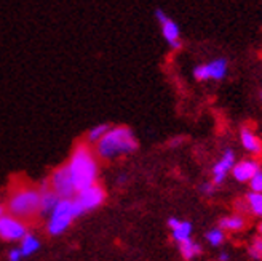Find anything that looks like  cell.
<instances>
[{
  "instance_id": "cell-1",
  "label": "cell",
  "mask_w": 262,
  "mask_h": 261,
  "mask_svg": "<svg viewBox=\"0 0 262 261\" xmlns=\"http://www.w3.org/2000/svg\"><path fill=\"white\" fill-rule=\"evenodd\" d=\"M71 172L75 191H83L90 186L96 185L98 179V160L93 149L90 148L88 143H80L77 145L71 154L69 162L66 164Z\"/></svg>"
},
{
  "instance_id": "cell-2",
  "label": "cell",
  "mask_w": 262,
  "mask_h": 261,
  "mask_svg": "<svg viewBox=\"0 0 262 261\" xmlns=\"http://www.w3.org/2000/svg\"><path fill=\"white\" fill-rule=\"evenodd\" d=\"M7 210L21 221L40 215V189L32 185H16L7 199Z\"/></svg>"
},
{
  "instance_id": "cell-3",
  "label": "cell",
  "mask_w": 262,
  "mask_h": 261,
  "mask_svg": "<svg viewBox=\"0 0 262 261\" xmlns=\"http://www.w3.org/2000/svg\"><path fill=\"white\" fill-rule=\"evenodd\" d=\"M138 149V141L128 127H112L109 132L96 143V154L102 159H117L128 155Z\"/></svg>"
},
{
  "instance_id": "cell-4",
  "label": "cell",
  "mask_w": 262,
  "mask_h": 261,
  "mask_svg": "<svg viewBox=\"0 0 262 261\" xmlns=\"http://www.w3.org/2000/svg\"><path fill=\"white\" fill-rule=\"evenodd\" d=\"M78 216H82V212L78 210L74 199H59V202L53 208V212L48 215V223H47L48 234L50 236H59Z\"/></svg>"
},
{
  "instance_id": "cell-5",
  "label": "cell",
  "mask_w": 262,
  "mask_h": 261,
  "mask_svg": "<svg viewBox=\"0 0 262 261\" xmlns=\"http://www.w3.org/2000/svg\"><path fill=\"white\" fill-rule=\"evenodd\" d=\"M48 185L59 199H72L77 194L68 165H61L48 178Z\"/></svg>"
},
{
  "instance_id": "cell-6",
  "label": "cell",
  "mask_w": 262,
  "mask_h": 261,
  "mask_svg": "<svg viewBox=\"0 0 262 261\" xmlns=\"http://www.w3.org/2000/svg\"><path fill=\"white\" fill-rule=\"evenodd\" d=\"M78 207V210L83 213L86 212H91V210H95V208H98L104 199H106V192H104L102 186L101 185H93V186H90L83 191H78L74 197H72Z\"/></svg>"
},
{
  "instance_id": "cell-7",
  "label": "cell",
  "mask_w": 262,
  "mask_h": 261,
  "mask_svg": "<svg viewBox=\"0 0 262 261\" xmlns=\"http://www.w3.org/2000/svg\"><path fill=\"white\" fill-rule=\"evenodd\" d=\"M155 18L160 24V29H162V35L166 41V44L171 47L173 50L181 48V29L174 19L169 18L166 13L162 8H157L155 10Z\"/></svg>"
},
{
  "instance_id": "cell-8",
  "label": "cell",
  "mask_w": 262,
  "mask_h": 261,
  "mask_svg": "<svg viewBox=\"0 0 262 261\" xmlns=\"http://www.w3.org/2000/svg\"><path fill=\"white\" fill-rule=\"evenodd\" d=\"M26 234H28V226H26L24 221L11 215H5L4 218H0V237L4 240H21Z\"/></svg>"
},
{
  "instance_id": "cell-9",
  "label": "cell",
  "mask_w": 262,
  "mask_h": 261,
  "mask_svg": "<svg viewBox=\"0 0 262 261\" xmlns=\"http://www.w3.org/2000/svg\"><path fill=\"white\" fill-rule=\"evenodd\" d=\"M235 164H237L235 162V152L232 149H226L224 154H222V157L213 165L211 175H213V185L214 186L221 185V183L226 179V176L232 172Z\"/></svg>"
},
{
  "instance_id": "cell-10",
  "label": "cell",
  "mask_w": 262,
  "mask_h": 261,
  "mask_svg": "<svg viewBox=\"0 0 262 261\" xmlns=\"http://www.w3.org/2000/svg\"><path fill=\"white\" fill-rule=\"evenodd\" d=\"M260 172V165L257 160H253V159H246V160H240L233 165L232 168V176L240 181V183H250L251 178Z\"/></svg>"
},
{
  "instance_id": "cell-11",
  "label": "cell",
  "mask_w": 262,
  "mask_h": 261,
  "mask_svg": "<svg viewBox=\"0 0 262 261\" xmlns=\"http://www.w3.org/2000/svg\"><path fill=\"white\" fill-rule=\"evenodd\" d=\"M38 189H40V215H50L59 202V197L50 188L48 179L42 181V185H38Z\"/></svg>"
},
{
  "instance_id": "cell-12",
  "label": "cell",
  "mask_w": 262,
  "mask_h": 261,
  "mask_svg": "<svg viewBox=\"0 0 262 261\" xmlns=\"http://www.w3.org/2000/svg\"><path fill=\"white\" fill-rule=\"evenodd\" d=\"M168 226L171 228L173 239L178 244L192 239V225L189 223V221H181L178 218H169L168 219Z\"/></svg>"
},
{
  "instance_id": "cell-13",
  "label": "cell",
  "mask_w": 262,
  "mask_h": 261,
  "mask_svg": "<svg viewBox=\"0 0 262 261\" xmlns=\"http://www.w3.org/2000/svg\"><path fill=\"white\" fill-rule=\"evenodd\" d=\"M240 141H242V146L250 152V154H260L262 152V141L254 135V132L251 128H242L240 132Z\"/></svg>"
},
{
  "instance_id": "cell-14",
  "label": "cell",
  "mask_w": 262,
  "mask_h": 261,
  "mask_svg": "<svg viewBox=\"0 0 262 261\" xmlns=\"http://www.w3.org/2000/svg\"><path fill=\"white\" fill-rule=\"evenodd\" d=\"M206 68H208L209 79H213V81H222L227 75L229 63H227L226 58H217V59H213L211 63H208Z\"/></svg>"
},
{
  "instance_id": "cell-15",
  "label": "cell",
  "mask_w": 262,
  "mask_h": 261,
  "mask_svg": "<svg viewBox=\"0 0 262 261\" xmlns=\"http://www.w3.org/2000/svg\"><path fill=\"white\" fill-rule=\"evenodd\" d=\"M219 228L222 231H232V232H237L242 231L245 228V218L240 215H230L226 216L219 221Z\"/></svg>"
},
{
  "instance_id": "cell-16",
  "label": "cell",
  "mask_w": 262,
  "mask_h": 261,
  "mask_svg": "<svg viewBox=\"0 0 262 261\" xmlns=\"http://www.w3.org/2000/svg\"><path fill=\"white\" fill-rule=\"evenodd\" d=\"M178 245H179V252H181V255L184 259H193L195 256H199L200 252H202L200 245L196 242H193L192 239H189L186 242H181Z\"/></svg>"
},
{
  "instance_id": "cell-17",
  "label": "cell",
  "mask_w": 262,
  "mask_h": 261,
  "mask_svg": "<svg viewBox=\"0 0 262 261\" xmlns=\"http://www.w3.org/2000/svg\"><path fill=\"white\" fill-rule=\"evenodd\" d=\"M38 247H40V242H38L32 234H26V236L21 239V255L23 256H29L32 253H35L38 250Z\"/></svg>"
},
{
  "instance_id": "cell-18",
  "label": "cell",
  "mask_w": 262,
  "mask_h": 261,
  "mask_svg": "<svg viewBox=\"0 0 262 261\" xmlns=\"http://www.w3.org/2000/svg\"><path fill=\"white\" fill-rule=\"evenodd\" d=\"M246 204H248V210L253 215L262 218V194L259 192H248L246 195Z\"/></svg>"
},
{
  "instance_id": "cell-19",
  "label": "cell",
  "mask_w": 262,
  "mask_h": 261,
  "mask_svg": "<svg viewBox=\"0 0 262 261\" xmlns=\"http://www.w3.org/2000/svg\"><path fill=\"white\" fill-rule=\"evenodd\" d=\"M109 125L107 124H99L93 128H90V132L86 133V143L88 145H96V143L109 132Z\"/></svg>"
},
{
  "instance_id": "cell-20",
  "label": "cell",
  "mask_w": 262,
  "mask_h": 261,
  "mask_svg": "<svg viewBox=\"0 0 262 261\" xmlns=\"http://www.w3.org/2000/svg\"><path fill=\"white\" fill-rule=\"evenodd\" d=\"M206 240H208V244L209 245H213V247H219V245H222L224 244V240H226V234H224V231H222L221 228H213V229H209L208 232H206Z\"/></svg>"
},
{
  "instance_id": "cell-21",
  "label": "cell",
  "mask_w": 262,
  "mask_h": 261,
  "mask_svg": "<svg viewBox=\"0 0 262 261\" xmlns=\"http://www.w3.org/2000/svg\"><path fill=\"white\" fill-rule=\"evenodd\" d=\"M250 255L254 259H262V236L254 237V240L250 247Z\"/></svg>"
},
{
  "instance_id": "cell-22",
  "label": "cell",
  "mask_w": 262,
  "mask_h": 261,
  "mask_svg": "<svg viewBox=\"0 0 262 261\" xmlns=\"http://www.w3.org/2000/svg\"><path fill=\"white\" fill-rule=\"evenodd\" d=\"M193 77H195L196 81H200V82L208 81V79H209V74H208L206 64H200V66H196V68L193 69Z\"/></svg>"
},
{
  "instance_id": "cell-23",
  "label": "cell",
  "mask_w": 262,
  "mask_h": 261,
  "mask_svg": "<svg viewBox=\"0 0 262 261\" xmlns=\"http://www.w3.org/2000/svg\"><path fill=\"white\" fill-rule=\"evenodd\" d=\"M250 186H251V191H253V192H259V194H262V170H260V172H257V173L251 178Z\"/></svg>"
},
{
  "instance_id": "cell-24",
  "label": "cell",
  "mask_w": 262,
  "mask_h": 261,
  "mask_svg": "<svg viewBox=\"0 0 262 261\" xmlns=\"http://www.w3.org/2000/svg\"><path fill=\"white\" fill-rule=\"evenodd\" d=\"M202 192L206 194V195H211L214 192V185H213V183H203V185H202Z\"/></svg>"
},
{
  "instance_id": "cell-25",
  "label": "cell",
  "mask_w": 262,
  "mask_h": 261,
  "mask_svg": "<svg viewBox=\"0 0 262 261\" xmlns=\"http://www.w3.org/2000/svg\"><path fill=\"white\" fill-rule=\"evenodd\" d=\"M21 250L19 249H13L11 252H10V255H8V258H10V261H19L21 259Z\"/></svg>"
},
{
  "instance_id": "cell-26",
  "label": "cell",
  "mask_w": 262,
  "mask_h": 261,
  "mask_svg": "<svg viewBox=\"0 0 262 261\" xmlns=\"http://www.w3.org/2000/svg\"><path fill=\"white\" fill-rule=\"evenodd\" d=\"M229 258H230V255H229L227 252H222V253H219V256H217L219 261H229Z\"/></svg>"
},
{
  "instance_id": "cell-27",
  "label": "cell",
  "mask_w": 262,
  "mask_h": 261,
  "mask_svg": "<svg viewBox=\"0 0 262 261\" xmlns=\"http://www.w3.org/2000/svg\"><path fill=\"white\" fill-rule=\"evenodd\" d=\"M5 208H7V207H5L2 202H0V218H4V216H5Z\"/></svg>"
},
{
  "instance_id": "cell-28",
  "label": "cell",
  "mask_w": 262,
  "mask_h": 261,
  "mask_svg": "<svg viewBox=\"0 0 262 261\" xmlns=\"http://www.w3.org/2000/svg\"><path fill=\"white\" fill-rule=\"evenodd\" d=\"M259 232H260V236H262V223L259 225Z\"/></svg>"
},
{
  "instance_id": "cell-29",
  "label": "cell",
  "mask_w": 262,
  "mask_h": 261,
  "mask_svg": "<svg viewBox=\"0 0 262 261\" xmlns=\"http://www.w3.org/2000/svg\"><path fill=\"white\" fill-rule=\"evenodd\" d=\"M260 99H262V91H260Z\"/></svg>"
}]
</instances>
